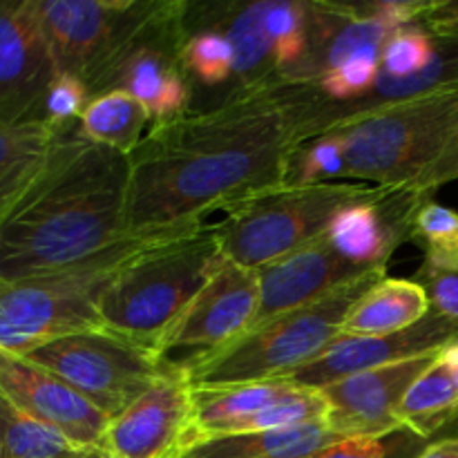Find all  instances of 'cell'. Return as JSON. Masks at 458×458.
Returning <instances> with one entry per match:
<instances>
[{
  "instance_id": "obj_1",
  "label": "cell",
  "mask_w": 458,
  "mask_h": 458,
  "mask_svg": "<svg viewBox=\"0 0 458 458\" xmlns=\"http://www.w3.org/2000/svg\"><path fill=\"white\" fill-rule=\"evenodd\" d=\"M325 103L316 83H277L152 125L130 155L128 233L206 224L284 186L295 152L325 132Z\"/></svg>"
},
{
  "instance_id": "obj_2",
  "label": "cell",
  "mask_w": 458,
  "mask_h": 458,
  "mask_svg": "<svg viewBox=\"0 0 458 458\" xmlns=\"http://www.w3.org/2000/svg\"><path fill=\"white\" fill-rule=\"evenodd\" d=\"M130 157L58 128L52 155L0 224V282L67 271L128 237Z\"/></svg>"
},
{
  "instance_id": "obj_3",
  "label": "cell",
  "mask_w": 458,
  "mask_h": 458,
  "mask_svg": "<svg viewBox=\"0 0 458 458\" xmlns=\"http://www.w3.org/2000/svg\"><path fill=\"white\" fill-rule=\"evenodd\" d=\"M197 224L130 233L67 271L0 282V352L27 356L65 335L101 329V298L121 267L148 246Z\"/></svg>"
},
{
  "instance_id": "obj_4",
  "label": "cell",
  "mask_w": 458,
  "mask_h": 458,
  "mask_svg": "<svg viewBox=\"0 0 458 458\" xmlns=\"http://www.w3.org/2000/svg\"><path fill=\"white\" fill-rule=\"evenodd\" d=\"M222 259L206 224L183 228L148 246L121 267L101 298L103 329L155 347L204 289Z\"/></svg>"
},
{
  "instance_id": "obj_5",
  "label": "cell",
  "mask_w": 458,
  "mask_h": 458,
  "mask_svg": "<svg viewBox=\"0 0 458 458\" xmlns=\"http://www.w3.org/2000/svg\"><path fill=\"white\" fill-rule=\"evenodd\" d=\"M347 179L374 186H414L458 137V85L385 103L335 123Z\"/></svg>"
},
{
  "instance_id": "obj_6",
  "label": "cell",
  "mask_w": 458,
  "mask_h": 458,
  "mask_svg": "<svg viewBox=\"0 0 458 458\" xmlns=\"http://www.w3.org/2000/svg\"><path fill=\"white\" fill-rule=\"evenodd\" d=\"M383 277L385 268H376L316 302L253 327L204 367L192 371L188 383L195 389H215L286 380L316 362L343 335L347 313Z\"/></svg>"
},
{
  "instance_id": "obj_7",
  "label": "cell",
  "mask_w": 458,
  "mask_h": 458,
  "mask_svg": "<svg viewBox=\"0 0 458 458\" xmlns=\"http://www.w3.org/2000/svg\"><path fill=\"white\" fill-rule=\"evenodd\" d=\"M376 191L378 186L374 183L356 182L316 186L284 183L228 206L217 222H206V226L217 240L224 258L258 271L264 264L325 235L344 206L367 199Z\"/></svg>"
},
{
  "instance_id": "obj_8",
  "label": "cell",
  "mask_w": 458,
  "mask_h": 458,
  "mask_svg": "<svg viewBox=\"0 0 458 458\" xmlns=\"http://www.w3.org/2000/svg\"><path fill=\"white\" fill-rule=\"evenodd\" d=\"M188 38V4L155 3L146 21L88 81L89 94L125 92L150 114L152 125L191 110V79L182 63Z\"/></svg>"
},
{
  "instance_id": "obj_9",
  "label": "cell",
  "mask_w": 458,
  "mask_h": 458,
  "mask_svg": "<svg viewBox=\"0 0 458 458\" xmlns=\"http://www.w3.org/2000/svg\"><path fill=\"white\" fill-rule=\"evenodd\" d=\"M22 358L65 380L110 420L170 378L150 349L103 327L58 338Z\"/></svg>"
},
{
  "instance_id": "obj_10",
  "label": "cell",
  "mask_w": 458,
  "mask_h": 458,
  "mask_svg": "<svg viewBox=\"0 0 458 458\" xmlns=\"http://www.w3.org/2000/svg\"><path fill=\"white\" fill-rule=\"evenodd\" d=\"M259 309L258 271L222 255L204 289L155 347L170 376L188 378L253 327Z\"/></svg>"
},
{
  "instance_id": "obj_11",
  "label": "cell",
  "mask_w": 458,
  "mask_h": 458,
  "mask_svg": "<svg viewBox=\"0 0 458 458\" xmlns=\"http://www.w3.org/2000/svg\"><path fill=\"white\" fill-rule=\"evenodd\" d=\"M152 7L155 3L132 0H38L56 74L79 76L88 85Z\"/></svg>"
},
{
  "instance_id": "obj_12",
  "label": "cell",
  "mask_w": 458,
  "mask_h": 458,
  "mask_svg": "<svg viewBox=\"0 0 458 458\" xmlns=\"http://www.w3.org/2000/svg\"><path fill=\"white\" fill-rule=\"evenodd\" d=\"M54 76L38 0H0V123L45 121Z\"/></svg>"
},
{
  "instance_id": "obj_13",
  "label": "cell",
  "mask_w": 458,
  "mask_h": 458,
  "mask_svg": "<svg viewBox=\"0 0 458 458\" xmlns=\"http://www.w3.org/2000/svg\"><path fill=\"white\" fill-rule=\"evenodd\" d=\"M195 392L188 378L161 380L107 423V458H179L195 445Z\"/></svg>"
},
{
  "instance_id": "obj_14",
  "label": "cell",
  "mask_w": 458,
  "mask_h": 458,
  "mask_svg": "<svg viewBox=\"0 0 458 458\" xmlns=\"http://www.w3.org/2000/svg\"><path fill=\"white\" fill-rule=\"evenodd\" d=\"M454 343H458V318L429 311L423 320L398 334L340 335L316 362L286 380L298 387L322 389L360 371L438 353Z\"/></svg>"
},
{
  "instance_id": "obj_15",
  "label": "cell",
  "mask_w": 458,
  "mask_h": 458,
  "mask_svg": "<svg viewBox=\"0 0 458 458\" xmlns=\"http://www.w3.org/2000/svg\"><path fill=\"white\" fill-rule=\"evenodd\" d=\"M438 353L360 371L318 389L329 403L327 425L331 432L340 438H356L378 437L405 428L398 419L403 398L419 376L437 360Z\"/></svg>"
},
{
  "instance_id": "obj_16",
  "label": "cell",
  "mask_w": 458,
  "mask_h": 458,
  "mask_svg": "<svg viewBox=\"0 0 458 458\" xmlns=\"http://www.w3.org/2000/svg\"><path fill=\"white\" fill-rule=\"evenodd\" d=\"M432 192L414 186H378L367 199L349 204L327 228L331 246L349 262L367 268H387L396 249L411 240L416 213Z\"/></svg>"
},
{
  "instance_id": "obj_17",
  "label": "cell",
  "mask_w": 458,
  "mask_h": 458,
  "mask_svg": "<svg viewBox=\"0 0 458 458\" xmlns=\"http://www.w3.org/2000/svg\"><path fill=\"white\" fill-rule=\"evenodd\" d=\"M371 271L376 268L358 267L344 259L331 246L325 233L309 244L300 246L298 250H291L258 268L259 309L253 327L304 304L316 302L334 293L340 286L360 280Z\"/></svg>"
},
{
  "instance_id": "obj_18",
  "label": "cell",
  "mask_w": 458,
  "mask_h": 458,
  "mask_svg": "<svg viewBox=\"0 0 458 458\" xmlns=\"http://www.w3.org/2000/svg\"><path fill=\"white\" fill-rule=\"evenodd\" d=\"M0 392L27 414L56 428L79 445L103 452L110 419L45 367L0 352Z\"/></svg>"
},
{
  "instance_id": "obj_19",
  "label": "cell",
  "mask_w": 458,
  "mask_h": 458,
  "mask_svg": "<svg viewBox=\"0 0 458 458\" xmlns=\"http://www.w3.org/2000/svg\"><path fill=\"white\" fill-rule=\"evenodd\" d=\"M343 441L327 420L276 432L222 434L197 441L179 458H313Z\"/></svg>"
},
{
  "instance_id": "obj_20",
  "label": "cell",
  "mask_w": 458,
  "mask_h": 458,
  "mask_svg": "<svg viewBox=\"0 0 458 458\" xmlns=\"http://www.w3.org/2000/svg\"><path fill=\"white\" fill-rule=\"evenodd\" d=\"M61 125L0 123V224L38 179Z\"/></svg>"
},
{
  "instance_id": "obj_21",
  "label": "cell",
  "mask_w": 458,
  "mask_h": 458,
  "mask_svg": "<svg viewBox=\"0 0 458 458\" xmlns=\"http://www.w3.org/2000/svg\"><path fill=\"white\" fill-rule=\"evenodd\" d=\"M429 311V298L419 282L383 277L347 313L343 335L398 334L423 320Z\"/></svg>"
},
{
  "instance_id": "obj_22",
  "label": "cell",
  "mask_w": 458,
  "mask_h": 458,
  "mask_svg": "<svg viewBox=\"0 0 458 458\" xmlns=\"http://www.w3.org/2000/svg\"><path fill=\"white\" fill-rule=\"evenodd\" d=\"M293 389L289 380L233 385V387L195 389V437L204 441L210 437L233 434L244 420L267 410ZM195 441V443H197Z\"/></svg>"
},
{
  "instance_id": "obj_23",
  "label": "cell",
  "mask_w": 458,
  "mask_h": 458,
  "mask_svg": "<svg viewBox=\"0 0 458 458\" xmlns=\"http://www.w3.org/2000/svg\"><path fill=\"white\" fill-rule=\"evenodd\" d=\"M398 419L428 441L447 428H456L454 437L458 434V378L441 353L405 394Z\"/></svg>"
},
{
  "instance_id": "obj_24",
  "label": "cell",
  "mask_w": 458,
  "mask_h": 458,
  "mask_svg": "<svg viewBox=\"0 0 458 458\" xmlns=\"http://www.w3.org/2000/svg\"><path fill=\"white\" fill-rule=\"evenodd\" d=\"M0 458H107L83 447L0 392Z\"/></svg>"
},
{
  "instance_id": "obj_25",
  "label": "cell",
  "mask_w": 458,
  "mask_h": 458,
  "mask_svg": "<svg viewBox=\"0 0 458 458\" xmlns=\"http://www.w3.org/2000/svg\"><path fill=\"white\" fill-rule=\"evenodd\" d=\"M79 125L89 141L130 157L150 132L152 119L137 98L116 89L94 97Z\"/></svg>"
},
{
  "instance_id": "obj_26",
  "label": "cell",
  "mask_w": 458,
  "mask_h": 458,
  "mask_svg": "<svg viewBox=\"0 0 458 458\" xmlns=\"http://www.w3.org/2000/svg\"><path fill=\"white\" fill-rule=\"evenodd\" d=\"M425 253L420 268L458 271V213L428 199L411 224V240Z\"/></svg>"
},
{
  "instance_id": "obj_27",
  "label": "cell",
  "mask_w": 458,
  "mask_h": 458,
  "mask_svg": "<svg viewBox=\"0 0 458 458\" xmlns=\"http://www.w3.org/2000/svg\"><path fill=\"white\" fill-rule=\"evenodd\" d=\"M182 63L188 79L206 88L228 83L235 74V52L226 34L219 30H201L197 34L188 31Z\"/></svg>"
},
{
  "instance_id": "obj_28",
  "label": "cell",
  "mask_w": 458,
  "mask_h": 458,
  "mask_svg": "<svg viewBox=\"0 0 458 458\" xmlns=\"http://www.w3.org/2000/svg\"><path fill=\"white\" fill-rule=\"evenodd\" d=\"M334 179H347V159H344L340 139L334 132H325L307 141L295 152L286 183L316 186V183H329Z\"/></svg>"
},
{
  "instance_id": "obj_29",
  "label": "cell",
  "mask_w": 458,
  "mask_h": 458,
  "mask_svg": "<svg viewBox=\"0 0 458 458\" xmlns=\"http://www.w3.org/2000/svg\"><path fill=\"white\" fill-rule=\"evenodd\" d=\"M380 52L383 49H362L347 58L343 65L327 72L322 79L316 81L322 97L338 106L369 97L380 74Z\"/></svg>"
},
{
  "instance_id": "obj_30",
  "label": "cell",
  "mask_w": 458,
  "mask_h": 458,
  "mask_svg": "<svg viewBox=\"0 0 458 458\" xmlns=\"http://www.w3.org/2000/svg\"><path fill=\"white\" fill-rule=\"evenodd\" d=\"M437 54V38L420 27L394 30L380 52V72L394 79H410L429 67Z\"/></svg>"
},
{
  "instance_id": "obj_31",
  "label": "cell",
  "mask_w": 458,
  "mask_h": 458,
  "mask_svg": "<svg viewBox=\"0 0 458 458\" xmlns=\"http://www.w3.org/2000/svg\"><path fill=\"white\" fill-rule=\"evenodd\" d=\"M429 443L410 428H398L378 437L343 438L313 458H419Z\"/></svg>"
},
{
  "instance_id": "obj_32",
  "label": "cell",
  "mask_w": 458,
  "mask_h": 458,
  "mask_svg": "<svg viewBox=\"0 0 458 458\" xmlns=\"http://www.w3.org/2000/svg\"><path fill=\"white\" fill-rule=\"evenodd\" d=\"M92 101L89 88L70 74H56L45 97V121L49 125H65L79 121Z\"/></svg>"
},
{
  "instance_id": "obj_33",
  "label": "cell",
  "mask_w": 458,
  "mask_h": 458,
  "mask_svg": "<svg viewBox=\"0 0 458 458\" xmlns=\"http://www.w3.org/2000/svg\"><path fill=\"white\" fill-rule=\"evenodd\" d=\"M454 179H458V137L452 141V146L443 152L441 159H438L437 164L414 183V188L423 192H434L437 188H441L443 183L454 182Z\"/></svg>"
},
{
  "instance_id": "obj_34",
  "label": "cell",
  "mask_w": 458,
  "mask_h": 458,
  "mask_svg": "<svg viewBox=\"0 0 458 458\" xmlns=\"http://www.w3.org/2000/svg\"><path fill=\"white\" fill-rule=\"evenodd\" d=\"M419 458H458V438H438L429 443Z\"/></svg>"
},
{
  "instance_id": "obj_35",
  "label": "cell",
  "mask_w": 458,
  "mask_h": 458,
  "mask_svg": "<svg viewBox=\"0 0 458 458\" xmlns=\"http://www.w3.org/2000/svg\"><path fill=\"white\" fill-rule=\"evenodd\" d=\"M441 356L445 358L447 362H450L452 367H454V371H456V378H458V343H454V344H450V347H445L441 352Z\"/></svg>"
},
{
  "instance_id": "obj_36",
  "label": "cell",
  "mask_w": 458,
  "mask_h": 458,
  "mask_svg": "<svg viewBox=\"0 0 458 458\" xmlns=\"http://www.w3.org/2000/svg\"><path fill=\"white\" fill-rule=\"evenodd\" d=\"M454 438H458V434H456V437H454Z\"/></svg>"
}]
</instances>
